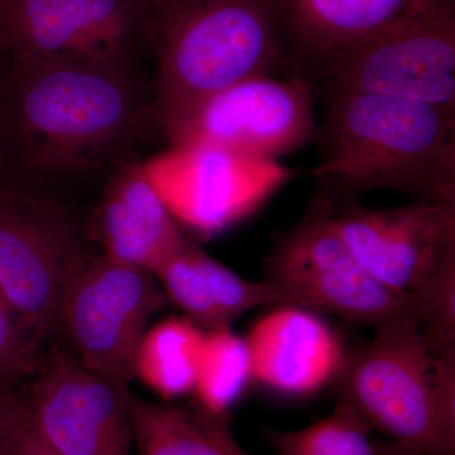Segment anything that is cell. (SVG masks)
<instances>
[{"instance_id":"1","label":"cell","mask_w":455,"mask_h":455,"mask_svg":"<svg viewBox=\"0 0 455 455\" xmlns=\"http://www.w3.org/2000/svg\"><path fill=\"white\" fill-rule=\"evenodd\" d=\"M313 170L329 191L455 202V110L329 89Z\"/></svg>"},{"instance_id":"2","label":"cell","mask_w":455,"mask_h":455,"mask_svg":"<svg viewBox=\"0 0 455 455\" xmlns=\"http://www.w3.org/2000/svg\"><path fill=\"white\" fill-rule=\"evenodd\" d=\"M374 429L419 455H454L455 349L410 317L374 331L346 355L333 381Z\"/></svg>"},{"instance_id":"3","label":"cell","mask_w":455,"mask_h":455,"mask_svg":"<svg viewBox=\"0 0 455 455\" xmlns=\"http://www.w3.org/2000/svg\"><path fill=\"white\" fill-rule=\"evenodd\" d=\"M157 55L164 124L236 83L293 68L272 0H163Z\"/></svg>"},{"instance_id":"4","label":"cell","mask_w":455,"mask_h":455,"mask_svg":"<svg viewBox=\"0 0 455 455\" xmlns=\"http://www.w3.org/2000/svg\"><path fill=\"white\" fill-rule=\"evenodd\" d=\"M329 89L455 110V2L418 0L346 49L305 66Z\"/></svg>"},{"instance_id":"5","label":"cell","mask_w":455,"mask_h":455,"mask_svg":"<svg viewBox=\"0 0 455 455\" xmlns=\"http://www.w3.org/2000/svg\"><path fill=\"white\" fill-rule=\"evenodd\" d=\"M26 64L18 116L33 160L41 166L92 164L133 121V92L116 68Z\"/></svg>"},{"instance_id":"6","label":"cell","mask_w":455,"mask_h":455,"mask_svg":"<svg viewBox=\"0 0 455 455\" xmlns=\"http://www.w3.org/2000/svg\"><path fill=\"white\" fill-rule=\"evenodd\" d=\"M265 267L263 281L280 290L290 307L373 331L403 317L414 320L410 302L374 280L350 252L334 226L333 202L325 194L280 236Z\"/></svg>"},{"instance_id":"7","label":"cell","mask_w":455,"mask_h":455,"mask_svg":"<svg viewBox=\"0 0 455 455\" xmlns=\"http://www.w3.org/2000/svg\"><path fill=\"white\" fill-rule=\"evenodd\" d=\"M155 275L88 253L65 281L57 325L86 370L127 387L147 323L164 304Z\"/></svg>"},{"instance_id":"8","label":"cell","mask_w":455,"mask_h":455,"mask_svg":"<svg viewBox=\"0 0 455 455\" xmlns=\"http://www.w3.org/2000/svg\"><path fill=\"white\" fill-rule=\"evenodd\" d=\"M315 89L309 75L256 76L220 90L164 123L170 146H212L278 163L316 134Z\"/></svg>"},{"instance_id":"9","label":"cell","mask_w":455,"mask_h":455,"mask_svg":"<svg viewBox=\"0 0 455 455\" xmlns=\"http://www.w3.org/2000/svg\"><path fill=\"white\" fill-rule=\"evenodd\" d=\"M140 169L180 229L202 239L252 217L295 176L280 163L212 146H170Z\"/></svg>"},{"instance_id":"10","label":"cell","mask_w":455,"mask_h":455,"mask_svg":"<svg viewBox=\"0 0 455 455\" xmlns=\"http://www.w3.org/2000/svg\"><path fill=\"white\" fill-rule=\"evenodd\" d=\"M333 221L362 267L410 305L455 269V202L416 199L392 209L347 202L333 206Z\"/></svg>"},{"instance_id":"11","label":"cell","mask_w":455,"mask_h":455,"mask_svg":"<svg viewBox=\"0 0 455 455\" xmlns=\"http://www.w3.org/2000/svg\"><path fill=\"white\" fill-rule=\"evenodd\" d=\"M84 254L64 209L0 194V295L37 339L57 325L66 278Z\"/></svg>"},{"instance_id":"12","label":"cell","mask_w":455,"mask_h":455,"mask_svg":"<svg viewBox=\"0 0 455 455\" xmlns=\"http://www.w3.org/2000/svg\"><path fill=\"white\" fill-rule=\"evenodd\" d=\"M25 405L42 442L57 455H132L125 386L83 367L56 347L41 357Z\"/></svg>"},{"instance_id":"13","label":"cell","mask_w":455,"mask_h":455,"mask_svg":"<svg viewBox=\"0 0 455 455\" xmlns=\"http://www.w3.org/2000/svg\"><path fill=\"white\" fill-rule=\"evenodd\" d=\"M11 22L25 60L109 68L127 29L122 0H18Z\"/></svg>"},{"instance_id":"14","label":"cell","mask_w":455,"mask_h":455,"mask_svg":"<svg viewBox=\"0 0 455 455\" xmlns=\"http://www.w3.org/2000/svg\"><path fill=\"white\" fill-rule=\"evenodd\" d=\"M244 341L251 381L291 396L333 382L346 357L339 337L320 317L289 305L263 316Z\"/></svg>"},{"instance_id":"15","label":"cell","mask_w":455,"mask_h":455,"mask_svg":"<svg viewBox=\"0 0 455 455\" xmlns=\"http://www.w3.org/2000/svg\"><path fill=\"white\" fill-rule=\"evenodd\" d=\"M97 228L104 256L151 274L187 242L140 164L127 167L110 184Z\"/></svg>"},{"instance_id":"16","label":"cell","mask_w":455,"mask_h":455,"mask_svg":"<svg viewBox=\"0 0 455 455\" xmlns=\"http://www.w3.org/2000/svg\"><path fill=\"white\" fill-rule=\"evenodd\" d=\"M154 275L163 283L164 296L208 331L229 329L256 307L289 305L271 283L245 280L188 239Z\"/></svg>"},{"instance_id":"17","label":"cell","mask_w":455,"mask_h":455,"mask_svg":"<svg viewBox=\"0 0 455 455\" xmlns=\"http://www.w3.org/2000/svg\"><path fill=\"white\" fill-rule=\"evenodd\" d=\"M298 71L363 40L418 0H272Z\"/></svg>"},{"instance_id":"18","label":"cell","mask_w":455,"mask_h":455,"mask_svg":"<svg viewBox=\"0 0 455 455\" xmlns=\"http://www.w3.org/2000/svg\"><path fill=\"white\" fill-rule=\"evenodd\" d=\"M139 455H248L233 438L226 416L194 407L160 406L130 398Z\"/></svg>"},{"instance_id":"19","label":"cell","mask_w":455,"mask_h":455,"mask_svg":"<svg viewBox=\"0 0 455 455\" xmlns=\"http://www.w3.org/2000/svg\"><path fill=\"white\" fill-rule=\"evenodd\" d=\"M204 331L190 319L170 317L140 340L134 376L164 400L194 391Z\"/></svg>"},{"instance_id":"20","label":"cell","mask_w":455,"mask_h":455,"mask_svg":"<svg viewBox=\"0 0 455 455\" xmlns=\"http://www.w3.org/2000/svg\"><path fill=\"white\" fill-rule=\"evenodd\" d=\"M251 381L250 357L243 338L229 329L204 331L197 361V403L209 414L226 416Z\"/></svg>"},{"instance_id":"21","label":"cell","mask_w":455,"mask_h":455,"mask_svg":"<svg viewBox=\"0 0 455 455\" xmlns=\"http://www.w3.org/2000/svg\"><path fill=\"white\" fill-rule=\"evenodd\" d=\"M370 425L355 407L339 401L328 418L298 431L275 433L277 455H379Z\"/></svg>"},{"instance_id":"22","label":"cell","mask_w":455,"mask_h":455,"mask_svg":"<svg viewBox=\"0 0 455 455\" xmlns=\"http://www.w3.org/2000/svg\"><path fill=\"white\" fill-rule=\"evenodd\" d=\"M40 343L0 295V391L35 373L42 357Z\"/></svg>"},{"instance_id":"23","label":"cell","mask_w":455,"mask_h":455,"mask_svg":"<svg viewBox=\"0 0 455 455\" xmlns=\"http://www.w3.org/2000/svg\"><path fill=\"white\" fill-rule=\"evenodd\" d=\"M0 455H57L52 449L47 447L27 416L25 405L9 430L4 444L0 449Z\"/></svg>"},{"instance_id":"24","label":"cell","mask_w":455,"mask_h":455,"mask_svg":"<svg viewBox=\"0 0 455 455\" xmlns=\"http://www.w3.org/2000/svg\"><path fill=\"white\" fill-rule=\"evenodd\" d=\"M22 410V403L14 400L7 391H0V449L4 444L9 430L13 427Z\"/></svg>"},{"instance_id":"25","label":"cell","mask_w":455,"mask_h":455,"mask_svg":"<svg viewBox=\"0 0 455 455\" xmlns=\"http://www.w3.org/2000/svg\"><path fill=\"white\" fill-rule=\"evenodd\" d=\"M379 455H419L415 451H410L403 445L395 444V443H383L379 444Z\"/></svg>"}]
</instances>
